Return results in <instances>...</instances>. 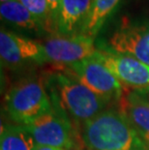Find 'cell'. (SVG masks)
Wrapping results in <instances>:
<instances>
[{"label":"cell","mask_w":149,"mask_h":150,"mask_svg":"<svg viewBox=\"0 0 149 150\" xmlns=\"http://www.w3.org/2000/svg\"><path fill=\"white\" fill-rule=\"evenodd\" d=\"M44 81L52 108L74 126H83L109 104L60 69Z\"/></svg>","instance_id":"cell-1"},{"label":"cell","mask_w":149,"mask_h":150,"mask_svg":"<svg viewBox=\"0 0 149 150\" xmlns=\"http://www.w3.org/2000/svg\"><path fill=\"white\" fill-rule=\"evenodd\" d=\"M81 137L90 150H147L142 137L115 110H105L85 123Z\"/></svg>","instance_id":"cell-2"},{"label":"cell","mask_w":149,"mask_h":150,"mask_svg":"<svg viewBox=\"0 0 149 150\" xmlns=\"http://www.w3.org/2000/svg\"><path fill=\"white\" fill-rule=\"evenodd\" d=\"M5 104L10 118L20 125H25L52 110L45 81L35 76L16 81L6 94Z\"/></svg>","instance_id":"cell-3"},{"label":"cell","mask_w":149,"mask_h":150,"mask_svg":"<svg viewBox=\"0 0 149 150\" xmlns=\"http://www.w3.org/2000/svg\"><path fill=\"white\" fill-rule=\"evenodd\" d=\"M58 69L75 78L107 103L118 102L124 93L123 85L95 56Z\"/></svg>","instance_id":"cell-4"},{"label":"cell","mask_w":149,"mask_h":150,"mask_svg":"<svg viewBox=\"0 0 149 150\" xmlns=\"http://www.w3.org/2000/svg\"><path fill=\"white\" fill-rule=\"evenodd\" d=\"M23 126L32 135L38 145L63 150H73L75 147L74 125L53 108Z\"/></svg>","instance_id":"cell-5"},{"label":"cell","mask_w":149,"mask_h":150,"mask_svg":"<svg viewBox=\"0 0 149 150\" xmlns=\"http://www.w3.org/2000/svg\"><path fill=\"white\" fill-rule=\"evenodd\" d=\"M94 41L93 38L82 34L73 36L53 34L41 44L47 62L58 67H67L94 56L98 50Z\"/></svg>","instance_id":"cell-6"},{"label":"cell","mask_w":149,"mask_h":150,"mask_svg":"<svg viewBox=\"0 0 149 150\" xmlns=\"http://www.w3.org/2000/svg\"><path fill=\"white\" fill-rule=\"evenodd\" d=\"M112 72L123 87L145 92L149 89V66L128 54L117 53L104 47L94 54Z\"/></svg>","instance_id":"cell-7"},{"label":"cell","mask_w":149,"mask_h":150,"mask_svg":"<svg viewBox=\"0 0 149 150\" xmlns=\"http://www.w3.org/2000/svg\"><path fill=\"white\" fill-rule=\"evenodd\" d=\"M101 47L134 56L149 66V21H131L124 18Z\"/></svg>","instance_id":"cell-8"},{"label":"cell","mask_w":149,"mask_h":150,"mask_svg":"<svg viewBox=\"0 0 149 150\" xmlns=\"http://www.w3.org/2000/svg\"><path fill=\"white\" fill-rule=\"evenodd\" d=\"M0 57L2 65L11 70L47 62L41 42L3 28L0 32Z\"/></svg>","instance_id":"cell-9"},{"label":"cell","mask_w":149,"mask_h":150,"mask_svg":"<svg viewBox=\"0 0 149 150\" xmlns=\"http://www.w3.org/2000/svg\"><path fill=\"white\" fill-rule=\"evenodd\" d=\"M118 111L145 142H149V100L142 92L124 89L118 101Z\"/></svg>","instance_id":"cell-10"},{"label":"cell","mask_w":149,"mask_h":150,"mask_svg":"<svg viewBox=\"0 0 149 150\" xmlns=\"http://www.w3.org/2000/svg\"><path fill=\"white\" fill-rule=\"evenodd\" d=\"M94 0H62L56 22V34L73 36L82 33Z\"/></svg>","instance_id":"cell-11"},{"label":"cell","mask_w":149,"mask_h":150,"mask_svg":"<svg viewBox=\"0 0 149 150\" xmlns=\"http://www.w3.org/2000/svg\"><path fill=\"white\" fill-rule=\"evenodd\" d=\"M1 18L20 30L36 34L46 33L43 24L18 0H10L0 5Z\"/></svg>","instance_id":"cell-12"},{"label":"cell","mask_w":149,"mask_h":150,"mask_svg":"<svg viewBox=\"0 0 149 150\" xmlns=\"http://www.w3.org/2000/svg\"><path fill=\"white\" fill-rule=\"evenodd\" d=\"M1 150H36L38 144L32 135L20 124H6L1 128Z\"/></svg>","instance_id":"cell-13"},{"label":"cell","mask_w":149,"mask_h":150,"mask_svg":"<svg viewBox=\"0 0 149 150\" xmlns=\"http://www.w3.org/2000/svg\"><path fill=\"white\" fill-rule=\"evenodd\" d=\"M119 2L120 0H94L81 34L95 39Z\"/></svg>","instance_id":"cell-14"},{"label":"cell","mask_w":149,"mask_h":150,"mask_svg":"<svg viewBox=\"0 0 149 150\" xmlns=\"http://www.w3.org/2000/svg\"><path fill=\"white\" fill-rule=\"evenodd\" d=\"M43 24L46 33L54 34L47 0H18Z\"/></svg>","instance_id":"cell-15"},{"label":"cell","mask_w":149,"mask_h":150,"mask_svg":"<svg viewBox=\"0 0 149 150\" xmlns=\"http://www.w3.org/2000/svg\"><path fill=\"white\" fill-rule=\"evenodd\" d=\"M47 5H49V10L50 18H52L53 30H54V34H56V22H57V18L62 0H47Z\"/></svg>","instance_id":"cell-16"},{"label":"cell","mask_w":149,"mask_h":150,"mask_svg":"<svg viewBox=\"0 0 149 150\" xmlns=\"http://www.w3.org/2000/svg\"><path fill=\"white\" fill-rule=\"evenodd\" d=\"M36 150H63L59 148H54V147H49V146H42V145H38Z\"/></svg>","instance_id":"cell-17"},{"label":"cell","mask_w":149,"mask_h":150,"mask_svg":"<svg viewBox=\"0 0 149 150\" xmlns=\"http://www.w3.org/2000/svg\"><path fill=\"white\" fill-rule=\"evenodd\" d=\"M142 93H143V94L145 95V96L147 97V99H148V100H149V89H148L147 91H145V92H142Z\"/></svg>","instance_id":"cell-18"},{"label":"cell","mask_w":149,"mask_h":150,"mask_svg":"<svg viewBox=\"0 0 149 150\" xmlns=\"http://www.w3.org/2000/svg\"><path fill=\"white\" fill-rule=\"evenodd\" d=\"M8 1H10V0H0V2L1 3H5V2H8Z\"/></svg>","instance_id":"cell-19"},{"label":"cell","mask_w":149,"mask_h":150,"mask_svg":"<svg viewBox=\"0 0 149 150\" xmlns=\"http://www.w3.org/2000/svg\"><path fill=\"white\" fill-rule=\"evenodd\" d=\"M146 142V146H147V150H149V142Z\"/></svg>","instance_id":"cell-20"}]
</instances>
